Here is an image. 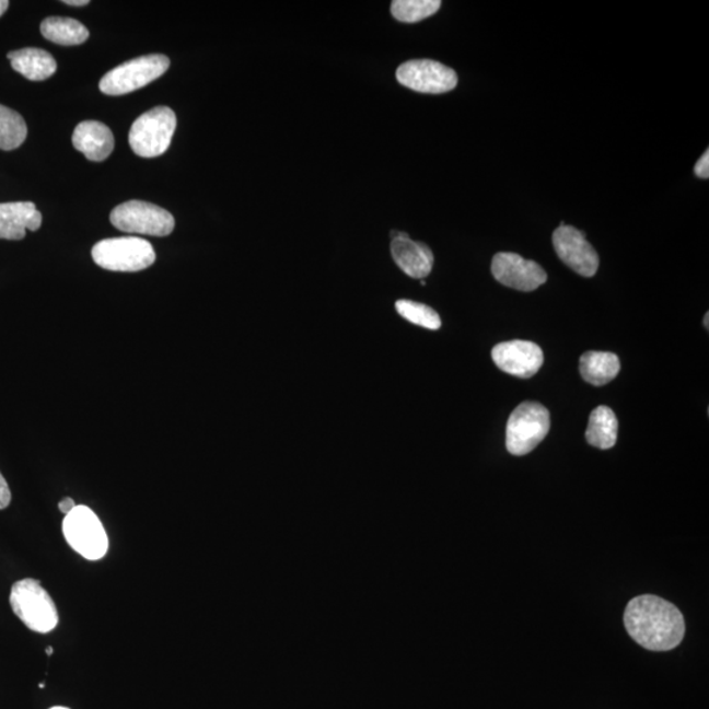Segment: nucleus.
<instances>
[{
  "instance_id": "5701e85b",
  "label": "nucleus",
  "mask_w": 709,
  "mask_h": 709,
  "mask_svg": "<svg viewBox=\"0 0 709 709\" xmlns=\"http://www.w3.org/2000/svg\"><path fill=\"white\" fill-rule=\"evenodd\" d=\"M694 171H695V175L700 177V179H708V177H709V150H707L706 153L701 155L698 163H696V166H695Z\"/></svg>"
},
{
  "instance_id": "c85d7f7f",
  "label": "nucleus",
  "mask_w": 709,
  "mask_h": 709,
  "mask_svg": "<svg viewBox=\"0 0 709 709\" xmlns=\"http://www.w3.org/2000/svg\"><path fill=\"white\" fill-rule=\"evenodd\" d=\"M46 654H48V655H51V654H53V648H51V647L48 648V649H46Z\"/></svg>"
},
{
  "instance_id": "39448f33",
  "label": "nucleus",
  "mask_w": 709,
  "mask_h": 709,
  "mask_svg": "<svg viewBox=\"0 0 709 709\" xmlns=\"http://www.w3.org/2000/svg\"><path fill=\"white\" fill-rule=\"evenodd\" d=\"M176 129V115L168 107L147 112L131 125L129 144L137 155L154 158L166 153Z\"/></svg>"
},
{
  "instance_id": "f03ea898",
  "label": "nucleus",
  "mask_w": 709,
  "mask_h": 709,
  "mask_svg": "<svg viewBox=\"0 0 709 709\" xmlns=\"http://www.w3.org/2000/svg\"><path fill=\"white\" fill-rule=\"evenodd\" d=\"M10 603L13 613L31 630L48 634L57 627L58 611L42 582L25 578L13 583Z\"/></svg>"
},
{
  "instance_id": "6e6552de",
  "label": "nucleus",
  "mask_w": 709,
  "mask_h": 709,
  "mask_svg": "<svg viewBox=\"0 0 709 709\" xmlns=\"http://www.w3.org/2000/svg\"><path fill=\"white\" fill-rule=\"evenodd\" d=\"M63 535L70 547L88 560H101L108 550V536L95 512L77 505L65 516Z\"/></svg>"
},
{
  "instance_id": "7ed1b4c3",
  "label": "nucleus",
  "mask_w": 709,
  "mask_h": 709,
  "mask_svg": "<svg viewBox=\"0 0 709 709\" xmlns=\"http://www.w3.org/2000/svg\"><path fill=\"white\" fill-rule=\"evenodd\" d=\"M92 259L98 267L116 272H138L155 261L151 243L138 236L104 240L92 248Z\"/></svg>"
},
{
  "instance_id": "cd10ccee",
  "label": "nucleus",
  "mask_w": 709,
  "mask_h": 709,
  "mask_svg": "<svg viewBox=\"0 0 709 709\" xmlns=\"http://www.w3.org/2000/svg\"><path fill=\"white\" fill-rule=\"evenodd\" d=\"M708 317H709V313L706 314V318H705V326H706L707 328L709 327V325H708Z\"/></svg>"
},
{
  "instance_id": "dca6fc26",
  "label": "nucleus",
  "mask_w": 709,
  "mask_h": 709,
  "mask_svg": "<svg viewBox=\"0 0 709 709\" xmlns=\"http://www.w3.org/2000/svg\"><path fill=\"white\" fill-rule=\"evenodd\" d=\"M7 57L11 61L12 69L30 81H45L57 71L56 59L43 49L25 48L10 51Z\"/></svg>"
},
{
  "instance_id": "4be33fe9",
  "label": "nucleus",
  "mask_w": 709,
  "mask_h": 709,
  "mask_svg": "<svg viewBox=\"0 0 709 709\" xmlns=\"http://www.w3.org/2000/svg\"><path fill=\"white\" fill-rule=\"evenodd\" d=\"M396 309L399 315L414 325L429 328V330H438L442 326L439 314L432 307L420 304V302L398 300Z\"/></svg>"
},
{
  "instance_id": "4468645a",
  "label": "nucleus",
  "mask_w": 709,
  "mask_h": 709,
  "mask_svg": "<svg viewBox=\"0 0 709 709\" xmlns=\"http://www.w3.org/2000/svg\"><path fill=\"white\" fill-rule=\"evenodd\" d=\"M43 216L31 201L0 204V240H23L26 230L36 232Z\"/></svg>"
},
{
  "instance_id": "f8f14e48",
  "label": "nucleus",
  "mask_w": 709,
  "mask_h": 709,
  "mask_svg": "<svg viewBox=\"0 0 709 709\" xmlns=\"http://www.w3.org/2000/svg\"><path fill=\"white\" fill-rule=\"evenodd\" d=\"M491 358L499 370L521 379L534 376L544 363L542 348L528 340L503 341L492 348Z\"/></svg>"
},
{
  "instance_id": "0eeeda50",
  "label": "nucleus",
  "mask_w": 709,
  "mask_h": 709,
  "mask_svg": "<svg viewBox=\"0 0 709 709\" xmlns=\"http://www.w3.org/2000/svg\"><path fill=\"white\" fill-rule=\"evenodd\" d=\"M112 225L121 232L166 236L174 232V216L154 204L131 200L120 204L109 216Z\"/></svg>"
},
{
  "instance_id": "f3484780",
  "label": "nucleus",
  "mask_w": 709,
  "mask_h": 709,
  "mask_svg": "<svg viewBox=\"0 0 709 709\" xmlns=\"http://www.w3.org/2000/svg\"><path fill=\"white\" fill-rule=\"evenodd\" d=\"M620 360L613 352L588 351L580 359V372L586 383L603 386L620 372Z\"/></svg>"
},
{
  "instance_id": "6ab92c4d",
  "label": "nucleus",
  "mask_w": 709,
  "mask_h": 709,
  "mask_svg": "<svg viewBox=\"0 0 709 709\" xmlns=\"http://www.w3.org/2000/svg\"><path fill=\"white\" fill-rule=\"evenodd\" d=\"M42 33L49 42L63 46L81 45L90 37L89 30L78 20L58 16L45 19Z\"/></svg>"
},
{
  "instance_id": "b1692460",
  "label": "nucleus",
  "mask_w": 709,
  "mask_h": 709,
  "mask_svg": "<svg viewBox=\"0 0 709 709\" xmlns=\"http://www.w3.org/2000/svg\"><path fill=\"white\" fill-rule=\"evenodd\" d=\"M11 502V490L7 484L2 473H0V510L9 508Z\"/></svg>"
},
{
  "instance_id": "423d86ee",
  "label": "nucleus",
  "mask_w": 709,
  "mask_h": 709,
  "mask_svg": "<svg viewBox=\"0 0 709 709\" xmlns=\"http://www.w3.org/2000/svg\"><path fill=\"white\" fill-rule=\"evenodd\" d=\"M170 68V59L162 55H151L131 59L117 66L105 74L98 88L105 95L129 94L154 82Z\"/></svg>"
},
{
  "instance_id": "a878e982",
  "label": "nucleus",
  "mask_w": 709,
  "mask_h": 709,
  "mask_svg": "<svg viewBox=\"0 0 709 709\" xmlns=\"http://www.w3.org/2000/svg\"><path fill=\"white\" fill-rule=\"evenodd\" d=\"M63 3L68 5L82 7L88 5L90 2L89 0H65Z\"/></svg>"
},
{
  "instance_id": "2eb2a0df",
  "label": "nucleus",
  "mask_w": 709,
  "mask_h": 709,
  "mask_svg": "<svg viewBox=\"0 0 709 709\" xmlns=\"http://www.w3.org/2000/svg\"><path fill=\"white\" fill-rule=\"evenodd\" d=\"M72 144L89 161L103 162L115 149V137L107 125L101 121H83L72 135Z\"/></svg>"
},
{
  "instance_id": "1a4fd4ad",
  "label": "nucleus",
  "mask_w": 709,
  "mask_h": 709,
  "mask_svg": "<svg viewBox=\"0 0 709 709\" xmlns=\"http://www.w3.org/2000/svg\"><path fill=\"white\" fill-rule=\"evenodd\" d=\"M397 81L423 94H444L457 85V74L449 66L431 59H412L399 66Z\"/></svg>"
},
{
  "instance_id": "a211bd4d",
  "label": "nucleus",
  "mask_w": 709,
  "mask_h": 709,
  "mask_svg": "<svg viewBox=\"0 0 709 709\" xmlns=\"http://www.w3.org/2000/svg\"><path fill=\"white\" fill-rule=\"evenodd\" d=\"M617 430L619 423L615 412L608 406H597L589 419L588 443L600 450L613 449L617 440Z\"/></svg>"
},
{
  "instance_id": "9b49d317",
  "label": "nucleus",
  "mask_w": 709,
  "mask_h": 709,
  "mask_svg": "<svg viewBox=\"0 0 709 709\" xmlns=\"http://www.w3.org/2000/svg\"><path fill=\"white\" fill-rule=\"evenodd\" d=\"M554 246L565 265L584 278H593L600 268V256L581 230L561 222L554 233Z\"/></svg>"
},
{
  "instance_id": "bb28decb",
  "label": "nucleus",
  "mask_w": 709,
  "mask_h": 709,
  "mask_svg": "<svg viewBox=\"0 0 709 709\" xmlns=\"http://www.w3.org/2000/svg\"><path fill=\"white\" fill-rule=\"evenodd\" d=\"M10 3L7 0H0V16L9 9Z\"/></svg>"
},
{
  "instance_id": "c756f323",
  "label": "nucleus",
  "mask_w": 709,
  "mask_h": 709,
  "mask_svg": "<svg viewBox=\"0 0 709 709\" xmlns=\"http://www.w3.org/2000/svg\"><path fill=\"white\" fill-rule=\"evenodd\" d=\"M50 709H70V708H66V707H53V708H50Z\"/></svg>"
},
{
  "instance_id": "9d476101",
  "label": "nucleus",
  "mask_w": 709,
  "mask_h": 709,
  "mask_svg": "<svg viewBox=\"0 0 709 709\" xmlns=\"http://www.w3.org/2000/svg\"><path fill=\"white\" fill-rule=\"evenodd\" d=\"M491 274L501 284L522 292L535 291L548 280L541 265L514 253L497 254L491 261Z\"/></svg>"
},
{
  "instance_id": "20e7f679",
  "label": "nucleus",
  "mask_w": 709,
  "mask_h": 709,
  "mask_svg": "<svg viewBox=\"0 0 709 709\" xmlns=\"http://www.w3.org/2000/svg\"><path fill=\"white\" fill-rule=\"evenodd\" d=\"M549 429L547 407L537 403H523L511 412L505 429V446L511 455H527L543 442Z\"/></svg>"
},
{
  "instance_id": "aec40b11",
  "label": "nucleus",
  "mask_w": 709,
  "mask_h": 709,
  "mask_svg": "<svg viewBox=\"0 0 709 709\" xmlns=\"http://www.w3.org/2000/svg\"><path fill=\"white\" fill-rule=\"evenodd\" d=\"M28 128L22 115L0 104V150H15L25 141Z\"/></svg>"
},
{
  "instance_id": "ddd939ff",
  "label": "nucleus",
  "mask_w": 709,
  "mask_h": 709,
  "mask_svg": "<svg viewBox=\"0 0 709 709\" xmlns=\"http://www.w3.org/2000/svg\"><path fill=\"white\" fill-rule=\"evenodd\" d=\"M393 260L412 279H425L432 271L433 254L422 242L410 240L407 234L392 240Z\"/></svg>"
},
{
  "instance_id": "f257e3e1",
  "label": "nucleus",
  "mask_w": 709,
  "mask_h": 709,
  "mask_svg": "<svg viewBox=\"0 0 709 709\" xmlns=\"http://www.w3.org/2000/svg\"><path fill=\"white\" fill-rule=\"evenodd\" d=\"M624 624L637 643L653 652H667L678 647L686 632L681 611L655 595L634 597L624 613Z\"/></svg>"
},
{
  "instance_id": "412c9836",
  "label": "nucleus",
  "mask_w": 709,
  "mask_h": 709,
  "mask_svg": "<svg viewBox=\"0 0 709 709\" xmlns=\"http://www.w3.org/2000/svg\"><path fill=\"white\" fill-rule=\"evenodd\" d=\"M442 5L439 0H394L392 15L403 23H418L437 13Z\"/></svg>"
},
{
  "instance_id": "393cba45",
  "label": "nucleus",
  "mask_w": 709,
  "mask_h": 709,
  "mask_svg": "<svg viewBox=\"0 0 709 709\" xmlns=\"http://www.w3.org/2000/svg\"><path fill=\"white\" fill-rule=\"evenodd\" d=\"M58 508L63 512L65 515H68L72 510L77 508V504L74 502V499L65 498L61 502H59Z\"/></svg>"
}]
</instances>
